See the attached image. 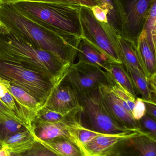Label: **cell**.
<instances>
[{
    "instance_id": "6da1fadb",
    "label": "cell",
    "mask_w": 156,
    "mask_h": 156,
    "mask_svg": "<svg viewBox=\"0 0 156 156\" xmlns=\"http://www.w3.org/2000/svg\"><path fill=\"white\" fill-rule=\"evenodd\" d=\"M0 21L10 32L32 45L55 55L68 66L74 64L82 37L63 34L37 23L12 4H0Z\"/></svg>"
},
{
    "instance_id": "7a4b0ae2",
    "label": "cell",
    "mask_w": 156,
    "mask_h": 156,
    "mask_svg": "<svg viewBox=\"0 0 156 156\" xmlns=\"http://www.w3.org/2000/svg\"><path fill=\"white\" fill-rule=\"evenodd\" d=\"M0 56L42 73L57 84L62 80L70 66L9 30L0 34Z\"/></svg>"
},
{
    "instance_id": "3957f363",
    "label": "cell",
    "mask_w": 156,
    "mask_h": 156,
    "mask_svg": "<svg viewBox=\"0 0 156 156\" xmlns=\"http://www.w3.org/2000/svg\"><path fill=\"white\" fill-rule=\"evenodd\" d=\"M13 6L32 20L56 31L82 37L81 5L69 3L19 2Z\"/></svg>"
},
{
    "instance_id": "277c9868",
    "label": "cell",
    "mask_w": 156,
    "mask_h": 156,
    "mask_svg": "<svg viewBox=\"0 0 156 156\" xmlns=\"http://www.w3.org/2000/svg\"><path fill=\"white\" fill-rule=\"evenodd\" d=\"M0 77L24 90L42 106L58 84L42 73L1 56Z\"/></svg>"
},
{
    "instance_id": "5b68a950",
    "label": "cell",
    "mask_w": 156,
    "mask_h": 156,
    "mask_svg": "<svg viewBox=\"0 0 156 156\" xmlns=\"http://www.w3.org/2000/svg\"><path fill=\"white\" fill-rule=\"evenodd\" d=\"M80 19L82 37L108 56L113 62L122 64L119 55V34L108 24L97 20L89 7L80 6Z\"/></svg>"
},
{
    "instance_id": "8992f818",
    "label": "cell",
    "mask_w": 156,
    "mask_h": 156,
    "mask_svg": "<svg viewBox=\"0 0 156 156\" xmlns=\"http://www.w3.org/2000/svg\"><path fill=\"white\" fill-rule=\"evenodd\" d=\"M80 103L89 126L87 128L102 134L121 135L131 131L120 126L107 112L101 101L97 90L79 96Z\"/></svg>"
},
{
    "instance_id": "52a82bcc",
    "label": "cell",
    "mask_w": 156,
    "mask_h": 156,
    "mask_svg": "<svg viewBox=\"0 0 156 156\" xmlns=\"http://www.w3.org/2000/svg\"><path fill=\"white\" fill-rule=\"evenodd\" d=\"M61 81L71 85L79 96L90 94L97 90L102 84H108L106 71L81 62L70 66Z\"/></svg>"
},
{
    "instance_id": "ba28073f",
    "label": "cell",
    "mask_w": 156,
    "mask_h": 156,
    "mask_svg": "<svg viewBox=\"0 0 156 156\" xmlns=\"http://www.w3.org/2000/svg\"><path fill=\"white\" fill-rule=\"evenodd\" d=\"M102 156H156V142L142 131L121 139Z\"/></svg>"
},
{
    "instance_id": "9c48e42d",
    "label": "cell",
    "mask_w": 156,
    "mask_h": 156,
    "mask_svg": "<svg viewBox=\"0 0 156 156\" xmlns=\"http://www.w3.org/2000/svg\"><path fill=\"white\" fill-rule=\"evenodd\" d=\"M154 0H122L126 22L122 37L136 42L144 29Z\"/></svg>"
},
{
    "instance_id": "30bf717a",
    "label": "cell",
    "mask_w": 156,
    "mask_h": 156,
    "mask_svg": "<svg viewBox=\"0 0 156 156\" xmlns=\"http://www.w3.org/2000/svg\"><path fill=\"white\" fill-rule=\"evenodd\" d=\"M97 91L104 106L120 126L131 131L141 130L139 121L123 107L108 84H102Z\"/></svg>"
},
{
    "instance_id": "8fae6325",
    "label": "cell",
    "mask_w": 156,
    "mask_h": 156,
    "mask_svg": "<svg viewBox=\"0 0 156 156\" xmlns=\"http://www.w3.org/2000/svg\"><path fill=\"white\" fill-rule=\"evenodd\" d=\"M42 107L66 115L81 106L76 91L71 85L61 81L54 87Z\"/></svg>"
},
{
    "instance_id": "7c38bea8",
    "label": "cell",
    "mask_w": 156,
    "mask_h": 156,
    "mask_svg": "<svg viewBox=\"0 0 156 156\" xmlns=\"http://www.w3.org/2000/svg\"><path fill=\"white\" fill-rule=\"evenodd\" d=\"M7 83L6 80L0 77V117L17 120L30 130L34 117L25 110L10 93Z\"/></svg>"
},
{
    "instance_id": "4fadbf2b",
    "label": "cell",
    "mask_w": 156,
    "mask_h": 156,
    "mask_svg": "<svg viewBox=\"0 0 156 156\" xmlns=\"http://www.w3.org/2000/svg\"><path fill=\"white\" fill-rule=\"evenodd\" d=\"M80 124L81 122H48L35 118L32 124V132L36 139L40 142H46L56 137H65L77 143L74 135V130Z\"/></svg>"
},
{
    "instance_id": "5bb4252c",
    "label": "cell",
    "mask_w": 156,
    "mask_h": 156,
    "mask_svg": "<svg viewBox=\"0 0 156 156\" xmlns=\"http://www.w3.org/2000/svg\"><path fill=\"white\" fill-rule=\"evenodd\" d=\"M77 57L79 62L96 66L107 71L113 62L104 53L82 37L78 46Z\"/></svg>"
},
{
    "instance_id": "9a60e30c",
    "label": "cell",
    "mask_w": 156,
    "mask_h": 156,
    "mask_svg": "<svg viewBox=\"0 0 156 156\" xmlns=\"http://www.w3.org/2000/svg\"><path fill=\"white\" fill-rule=\"evenodd\" d=\"M99 6L106 12L108 25L122 36L126 17L122 0H100Z\"/></svg>"
},
{
    "instance_id": "2e32d148",
    "label": "cell",
    "mask_w": 156,
    "mask_h": 156,
    "mask_svg": "<svg viewBox=\"0 0 156 156\" xmlns=\"http://www.w3.org/2000/svg\"><path fill=\"white\" fill-rule=\"evenodd\" d=\"M135 132L121 135L101 134L95 137L82 148L86 156H102L120 140Z\"/></svg>"
},
{
    "instance_id": "e0dca14e",
    "label": "cell",
    "mask_w": 156,
    "mask_h": 156,
    "mask_svg": "<svg viewBox=\"0 0 156 156\" xmlns=\"http://www.w3.org/2000/svg\"><path fill=\"white\" fill-rule=\"evenodd\" d=\"M136 47L145 74L149 79L156 73V58L147 42L144 30L142 31L137 38Z\"/></svg>"
},
{
    "instance_id": "ac0fdd59",
    "label": "cell",
    "mask_w": 156,
    "mask_h": 156,
    "mask_svg": "<svg viewBox=\"0 0 156 156\" xmlns=\"http://www.w3.org/2000/svg\"><path fill=\"white\" fill-rule=\"evenodd\" d=\"M35 139L33 132L27 129L6 137L2 143V147L6 148L11 154H20L27 151Z\"/></svg>"
},
{
    "instance_id": "d6986e66",
    "label": "cell",
    "mask_w": 156,
    "mask_h": 156,
    "mask_svg": "<svg viewBox=\"0 0 156 156\" xmlns=\"http://www.w3.org/2000/svg\"><path fill=\"white\" fill-rule=\"evenodd\" d=\"M106 72L109 85L118 86L136 97V93L132 79L122 64L112 63Z\"/></svg>"
},
{
    "instance_id": "ffe728a7",
    "label": "cell",
    "mask_w": 156,
    "mask_h": 156,
    "mask_svg": "<svg viewBox=\"0 0 156 156\" xmlns=\"http://www.w3.org/2000/svg\"><path fill=\"white\" fill-rule=\"evenodd\" d=\"M118 43L120 58L124 67L137 69L145 75L138 57L135 42L119 35Z\"/></svg>"
},
{
    "instance_id": "44dd1931",
    "label": "cell",
    "mask_w": 156,
    "mask_h": 156,
    "mask_svg": "<svg viewBox=\"0 0 156 156\" xmlns=\"http://www.w3.org/2000/svg\"><path fill=\"white\" fill-rule=\"evenodd\" d=\"M41 142L61 156H86L77 143L67 137H56Z\"/></svg>"
},
{
    "instance_id": "7402d4cb",
    "label": "cell",
    "mask_w": 156,
    "mask_h": 156,
    "mask_svg": "<svg viewBox=\"0 0 156 156\" xmlns=\"http://www.w3.org/2000/svg\"><path fill=\"white\" fill-rule=\"evenodd\" d=\"M7 87L10 93L17 102L36 118L37 112L42 108V105L24 90L8 81Z\"/></svg>"
},
{
    "instance_id": "603a6c76",
    "label": "cell",
    "mask_w": 156,
    "mask_h": 156,
    "mask_svg": "<svg viewBox=\"0 0 156 156\" xmlns=\"http://www.w3.org/2000/svg\"><path fill=\"white\" fill-rule=\"evenodd\" d=\"M130 75L135 88L138 91L144 100L153 101L149 79L137 69L132 68H125Z\"/></svg>"
},
{
    "instance_id": "cb8c5ba5",
    "label": "cell",
    "mask_w": 156,
    "mask_h": 156,
    "mask_svg": "<svg viewBox=\"0 0 156 156\" xmlns=\"http://www.w3.org/2000/svg\"><path fill=\"white\" fill-rule=\"evenodd\" d=\"M147 34V42L156 58V0H154L144 29Z\"/></svg>"
},
{
    "instance_id": "d4e9b609",
    "label": "cell",
    "mask_w": 156,
    "mask_h": 156,
    "mask_svg": "<svg viewBox=\"0 0 156 156\" xmlns=\"http://www.w3.org/2000/svg\"><path fill=\"white\" fill-rule=\"evenodd\" d=\"M27 129L23 124L17 120L0 117V145L2 146L3 142L11 135Z\"/></svg>"
},
{
    "instance_id": "484cf974",
    "label": "cell",
    "mask_w": 156,
    "mask_h": 156,
    "mask_svg": "<svg viewBox=\"0 0 156 156\" xmlns=\"http://www.w3.org/2000/svg\"><path fill=\"white\" fill-rule=\"evenodd\" d=\"M12 156H61L47 146L37 140L27 151L20 154H11Z\"/></svg>"
},
{
    "instance_id": "4316f807",
    "label": "cell",
    "mask_w": 156,
    "mask_h": 156,
    "mask_svg": "<svg viewBox=\"0 0 156 156\" xmlns=\"http://www.w3.org/2000/svg\"><path fill=\"white\" fill-rule=\"evenodd\" d=\"M102 134L93 131L89 128L80 125L75 128L74 135L78 144L82 147L98 136Z\"/></svg>"
},
{
    "instance_id": "83f0119b",
    "label": "cell",
    "mask_w": 156,
    "mask_h": 156,
    "mask_svg": "<svg viewBox=\"0 0 156 156\" xmlns=\"http://www.w3.org/2000/svg\"><path fill=\"white\" fill-rule=\"evenodd\" d=\"M109 86L119 102L127 104L133 113V110L135 104L136 97L132 95L127 91L118 86L111 85H109Z\"/></svg>"
},
{
    "instance_id": "f1b7e54d",
    "label": "cell",
    "mask_w": 156,
    "mask_h": 156,
    "mask_svg": "<svg viewBox=\"0 0 156 156\" xmlns=\"http://www.w3.org/2000/svg\"><path fill=\"white\" fill-rule=\"evenodd\" d=\"M141 130L156 142V121L147 114L139 121Z\"/></svg>"
},
{
    "instance_id": "f546056e",
    "label": "cell",
    "mask_w": 156,
    "mask_h": 156,
    "mask_svg": "<svg viewBox=\"0 0 156 156\" xmlns=\"http://www.w3.org/2000/svg\"><path fill=\"white\" fill-rule=\"evenodd\" d=\"M146 114V105L143 99L136 98L133 112V117L136 121H139Z\"/></svg>"
},
{
    "instance_id": "4dcf8cb0",
    "label": "cell",
    "mask_w": 156,
    "mask_h": 156,
    "mask_svg": "<svg viewBox=\"0 0 156 156\" xmlns=\"http://www.w3.org/2000/svg\"><path fill=\"white\" fill-rule=\"evenodd\" d=\"M90 9L94 17L97 20L101 23H107L106 12L99 5H97L93 7Z\"/></svg>"
},
{
    "instance_id": "1f68e13d",
    "label": "cell",
    "mask_w": 156,
    "mask_h": 156,
    "mask_svg": "<svg viewBox=\"0 0 156 156\" xmlns=\"http://www.w3.org/2000/svg\"><path fill=\"white\" fill-rule=\"evenodd\" d=\"M70 3L79 5L91 8L100 5V0H65Z\"/></svg>"
},
{
    "instance_id": "d6a6232c",
    "label": "cell",
    "mask_w": 156,
    "mask_h": 156,
    "mask_svg": "<svg viewBox=\"0 0 156 156\" xmlns=\"http://www.w3.org/2000/svg\"><path fill=\"white\" fill-rule=\"evenodd\" d=\"M146 105L147 114L156 121V102L154 101H148L143 99Z\"/></svg>"
},
{
    "instance_id": "836d02e7",
    "label": "cell",
    "mask_w": 156,
    "mask_h": 156,
    "mask_svg": "<svg viewBox=\"0 0 156 156\" xmlns=\"http://www.w3.org/2000/svg\"><path fill=\"white\" fill-rule=\"evenodd\" d=\"M19 2H51L69 3L65 0H0V4H12Z\"/></svg>"
},
{
    "instance_id": "e575fe53",
    "label": "cell",
    "mask_w": 156,
    "mask_h": 156,
    "mask_svg": "<svg viewBox=\"0 0 156 156\" xmlns=\"http://www.w3.org/2000/svg\"><path fill=\"white\" fill-rule=\"evenodd\" d=\"M149 81L151 91L156 97V83L151 79H149Z\"/></svg>"
},
{
    "instance_id": "d590c367",
    "label": "cell",
    "mask_w": 156,
    "mask_h": 156,
    "mask_svg": "<svg viewBox=\"0 0 156 156\" xmlns=\"http://www.w3.org/2000/svg\"><path fill=\"white\" fill-rule=\"evenodd\" d=\"M0 156H11V154L6 148L2 147L0 149Z\"/></svg>"
},
{
    "instance_id": "8d00e7d4",
    "label": "cell",
    "mask_w": 156,
    "mask_h": 156,
    "mask_svg": "<svg viewBox=\"0 0 156 156\" xmlns=\"http://www.w3.org/2000/svg\"><path fill=\"white\" fill-rule=\"evenodd\" d=\"M8 30L4 25L0 21V34L8 32Z\"/></svg>"
},
{
    "instance_id": "74e56055",
    "label": "cell",
    "mask_w": 156,
    "mask_h": 156,
    "mask_svg": "<svg viewBox=\"0 0 156 156\" xmlns=\"http://www.w3.org/2000/svg\"><path fill=\"white\" fill-rule=\"evenodd\" d=\"M149 79H151V80H153L156 83V73L153 75L151 77L149 78Z\"/></svg>"
},
{
    "instance_id": "f35d334b",
    "label": "cell",
    "mask_w": 156,
    "mask_h": 156,
    "mask_svg": "<svg viewBox=\"0 0 156 156\" xmlns=\"http://www.w3.org/2000/svg\"><path fill=\"white\" fill-rule=\"evenodd\" d=\"M2 146H1V145H0V149H1V148H2Z\"/></svg>"
},
{
    "instance_id": "ab89813d",
    "label": "cell",
    "mask_w": 156,
    "mask_h": 156,
    "mask_svg": "<svg viewBox=\"0 0 156 156\" xmlns=\"http://www.w3.org/2000/svg\"></svg>"
}]
</instances>
